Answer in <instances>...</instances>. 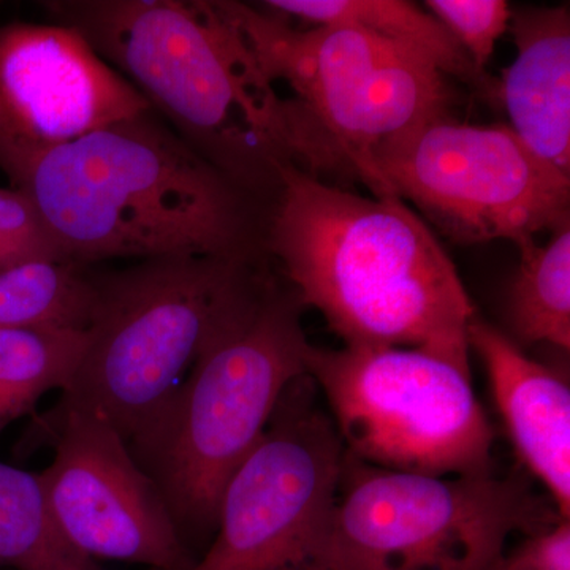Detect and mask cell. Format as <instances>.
I'll return each instance as SVG.
<instances>
[{
  "label": "cell",
  "mask_w": 570,
  "mask_h": 570,
  "mask_svg": "<svg viewBox=\"0 0 570 570\" xmlns=\"http://www.w3.org/2000/svg\"><path fill=\"white\" fill-rule=\"evenodd\" d=\"M266 247L344 346L411 347L471 374L475 307L436 236L396 197H363L285 167Z\"/></svg>",
  "instance_id": "6da1fadb"
},
{
  "label": "cell",
  "mask_w": 570,
  "mask_h": 570,
  "mask_svg": "<svg viewBox=\"0 0 570 570\" xmlns=\"http://www.w3.org/2000/svg\"><path fill=\"white\" fill-rule=\"evenodd\" d=\"M6 175L36 205L71 264L257 254L253 195L153 108L37 154Z\"/></svg>",
  "instance_id": "7a4b0ae2"
},
{
  "label": "cell",
  "mask_w": 570,
  "mask_h": 570,
  "mask_svg": "<svg viewBox=\"0 0 570 570\" xmlns=\"http://www.w3.org/2000/svg\"><path fill=\"white\" fill-rule=\"evenodd\" d=\"M55 24L85 37L190 148L245 193L273 195L296 164L287 100L225 2L55 0Z\"/></svg>",
  "instance_id": "3957f363"
},
{
  "label": "cell",
  "mask_w": 570,
  "mask_h": 570,
  "mask_svg": "<svg viewBox=\"0 0 570 570\" xmlns=\"http://www.w3.org/2000/svg\"><path fill=\"white\" fill-rule=\"evenodd\" d=\"M303 307L294 288L266 277L159 417L127 444L194 551L212 542L228 480L264 438L285 390L306 374Z\"/></svg>",
  "instance_id": "277c9868"
},
{
  "label": "cell",
  "mask_w": 570,
  "mask_h": 570,
  "mask_svg": "<svg viewBox=\"0 0 570 570\" xmlns=\"http://www.w3.org/2000/svg\"><path fill=\"white\" fill-rule=\"evenodd\" d=\"M266 277L255 258L212 255L146 258L94 276L88 344L56 407L91 412L130 444Z\"/></svg>",
  "instance_id": "5b68a950"
},
{
  "label": "cell",
  "mask_w": 570,
  "mask_h": 570,
  "mask_svg": "<svg viewBox=\"0 0 570 570\" xmlns=\"http://www.w3.org/2000/svg\"><path fill=\"white\" fill-rule=\"evenodd\" d=\"M269 81L287 100L298 167L370 183L371 157L420 124L449 115L444 75L411 48L352 26L296 29L279 14L225 2Z\"/></svg>",
  "instance_id": "8992f818"
},
{
  "label": "cell",
  "mask_w": 570,
  "mask_h": 570,
  "mask_svg": "<svg viewBox=\"0 0 570 570\" xmlns=\"http://www.w3.org/2000/svg\"><path fill=\"white\" fill-rule=\"evenodd\" d=\"M560 520L517 475L390 471L344 450L335 502L299 570H494L513 532Z\"/></svg>",
  "instance_id": "52a82bcc"
},
{
  "label": "cell",
  "mask_w": 570,
  "mask_h": 570,
  "mask_svg": "<svg viewBox=\"0 0 570 570\" xmlns=\"http://www.w3.org/2000/svg\"><path fill=\"white\" fill-rule=\"evenodd\" d=\"M306 374L355 459L438 478L493 472V426L452 363L420 348L311 344Z\"/></svg>",
  "instance_id": "ba28073f"
},
{
  "label": "cell",
  "mask_w": 570,
  "mask_h": 570,
  "mask_svg": "<svg viewBox=\"0 0 570 570\" xmlns=\"http://www.w3.org/2000/svg\"><path fill=\"white\" fill-rule=\"evenodd\" d=\"M374 197L411 202L464 245L520 243L569 224L570 175L543 163L509 124L472 126L439 116L371 157Z\"/></svg>",
  "instance_id": "9c48e42d"
},
{
  "label": "cell",
  "mask_w": 570,
  "mask_h": 570,
  "mask_svg": "<svg viewBox=\"0 0 570 570\" xmlns=\"http://www.w3.org/2000/svg\"><path fill=\"white\" fill-rule=\"evenodd\" d=\"M343 460L313 379H296L228 480L216 532L190 570H299L335 502Z\"/></svg>",
  "instance_id": "30bf717a"
},
{
  "label": "cell",
  "mask_w": 570,
  "mask_h": 570,
  "mask_svg": "<svg viewBox=\"0 0 570 570\" xmlns=\"http://www.w3.org/2000/svg\"><path fill=\"white\" fill-rule=\"evenodd\" d=\"M55 460L40 472L52 519L91 560L190 570L198 560L167 502L110 423L91 412L55 407L43 419Z\"/></svg>",
  "instance_id": "8fae6325"
},
{
  "label": "cell",
  "mask_w": 570,
  "mask_h": 570,
  "mask_svg": "<svg viewBox=\"0 0 570 570\" xmlns=\"http://www.w3.org/2000/svg\"><path fill=\"white\" fill-rule=\"evenodd\" d=\"M151 105L73 29L0 28V170L149 110Z\"/></svg>",
  "instance_id": "7c38bea8"
},
{
  "label": "cell",
  "mask_w": 570,
  "mask_h": 570,
  "mask_svg": "<svg viewBox=\"0 0 570 570\" xmlns=\"http://www.w3.org/2000/svg\"><path fill=\"white\" fill-rule=\"evenodd\" d=\"M468 343L485 365L491 392L521 463L543 483L561 519H569L568 382L530 358L512 337L478 317L468 326Z\"/></svg>",
  "instance_id": "4fadbf2b"
},
{
  "label": "cell",
  "mask_w": 570,
  "mask_h": 570,
  "mask_svg": "<svg viewBox=\"0 0 570 570\" xmlns=\"http://www.w3.org/2000/svg\"><path fill=\"white\" fill-rule=\"evenodd\" d=\"M509 26L517 56L498 80V102L513 134L543 163L570 175L569 7L512 10Z\"/></svg>",
  "instance_id": "5bb4252c"
},
{
  "label": "cell",
  "mask_w": 570,
  "mask_h": 570,
  "mask_svg": "<svg viewBox=\"0 0 570 570\" xmlns=\"http://www.w3.org/2000/svg\"><path fill=\"white\" fill-rule=\"evenodd\" d=\"M262 9L316 26H352L411 48L444 77H455L498 102L499 81L479 70L431 13L403 0H268Z\"/></svg>",
  "instance_id": "9a60e30c"
},
{
  "label": "cell",
  "mask_w": 570,
  "mask_h": 570,
  "mask_svg": "<svg viewBox=\"0 0 570 570\" xmlns=\"http://www.w3.org/2000/svg\"><path fill=\"white\" fill-rule=\"evenodd\" d=\"M520 264L509 288L508 318L519 346L570 347V224L546 245L517 243Z\"/></svg>",
  "instance_id": "2e32d148"
},
{
  "label": "cell",
  "mask_w": 570,
  "mask_h": 570,
  "mask_svg": "<svg viewBox=\"0 0 570 570\" xmlns=\"http://www.w3.org/2000/svg\"><path fill=\"white\" fill-rule=\"evenodd\" d=\"M88 344V328L0 330V433L51 390H66Z\"/></svg>",
  "instance_id": "e0dca14e"
},
{
  "label": "cell",
  "mask_w": 570,
  "mask_h": 570,
  "mask_svg": "<svg viewBox=\"0 0 570 570\" xmlns=\"http://www.w3.org/2000/svg\"><path fill=\"white\" fill-rule=\"evenodd\" d=\"M0 566L14 570H104L63 538L39 474L0 463Z\"/></svg>",
  "instance_id": "ac0fdd59"
},
{
  "label": "cell",
  "mask_w": 570,
  "mask_h": 570,
  "mask_svg": "<svg viewBox=\"0 0 570 570\" xmlns=\"http://www.w3.org/2000/svg\"><path fill=\"white\" fill-rule=\"evenodd\" d=\"M96 305L94 275L71 262L0 273V330L62 326L86 330Z\"/></svg>",
  "instance_id": "d6986e66"
},
{
  "label": "cell",
  "mask_w": 570,
  "mask_h": 570,
  "mask_svg": "<svg viewBox=\"0 0 570 570\" xmlns=\"http://www.w3.org/2000/svg\"><path fill=\"white\" fill-rule=\"evenodd\" d=\"M67 262L36 205L18 189L0 187V273Z\"/></svg>",
  "instance_id": "ffe728a7"
},
{
  "label": "cell",
  "mask_w": 570,
  "mask_h": 570,
  "mask_svg": "<svg viewBox=\"0 0 570 570\" xmlns=\"http://www.w3.org/2000/svg\"><path fill=\"white\" fill-rule=\"evenodd\" d=\"M426 10L459 41L479 70L487 71L512 9L504 0H428Z\"/></svg>",
  "instance_id": "44dd1931"
},
{
  "label": "cell",
  "mask_w": 570,
  "mask_h": 570,
  "mask_svg": "<svg viewBox=\"0 0 570 570\" xmlns=\"http://www.w3.org/2000/svg\"><path fill=\"white\" fill-rule=\"evenodd\" d=\"M494 570H570L569 519L527 535L515 550L502 554Z\"/></svg>",
  "instance_id": "7402d4cb"
}]
</instances>
